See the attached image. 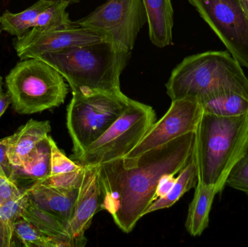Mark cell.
Masks as SVG:
<instances>
[{"label":"cell","instance_id":"6da1fadb","mask_svg":"<svg viewBox=\"0 0 248 247\" xmlns=\"http://www.w3.org/2000/svg\"><path fill=\"white\" fill-rule=\"evenodd\" d=\"M195 144V131L189 132L147 151L131 168L124 167L123 159L99 165L102 210L111 215L122 232L130 233L155 201L160 178L166 174H179L191 162Z\"/></svg>","mask_w":248,"mask_h":247},{"label":"cell","instance_id":"7a4b0ae2","mask_svg":"<svg viewBox=\"0 0 248 247\" xmlns=\"http://www.w3.org/2000/svg\"><path fill=\"white\" fill-rule=\"evenodd\" d=\"M131 52L118 49L109 41L46 53L41 59L58 71L72 94L120 92V77Z\"/></svg>","mask_w":248,"mask_h":247},{"label":"cell","instance_id":"3957f363","mask_svg":"<svg viewBox=\"0 0 248 247\" xmlns=\"http://www.w3.org/2000/svg\"><path fill=\"white\" fill-rule=\"evenodd\" d=\"M248 142V113L223 117L203 113L195 131L198 182L221 192Z\"/></svg>","mask_w":248,"mask_h":247},{"label":"cell","instance_id":"277c9868","mask_svg":"<svg viewBox=\"0 0 248 247\" xmlns=\"http://www.w3.org/2000/svg\"><path fill=\"white\" fill-rule=\"evenodd\" d=\"M170 100L193 97L199 101L223 92L248 97V78L228 51H208L185 58L166 84Z\"/></svg>","mask_w":248,"mask_h":247},{"label":"cell","instance_id":"5b68a950","mask_svg":"<svg viewBox=\"0 0 248 247\" xmlns=\"http://www.w3.org/2000/svg\"><path fill=\"white\" fill-rule=\"evenodd\" d=\"M7 92L16 113L31 115L59 107L68 93L65 78L37 58L21 59L5 78Z\"/></svg>","mask_w":248,"mask_h":247},{"label":"cell","instance_id":"8992f818","mask_svg":"<svg viewBox=\"0 0 248 247\" xmlns=\"http://www.w3.org/2000/svg\"><path fill=\"white\" fill-rule=\"evenodd\" d=\"M131 101L122 91L73 94L67 110V128L73 142L71 159L79 156L98 139Z\"/></svg>","mask_w":248,"mask_h":247},{"label":"cell","instance_id":"52a82bcc","mask_svg":"<svg viewBox=\"0 0 248 247\" xmlns=\"http://www.w3.org/2000/svg\"><path fill=\"white\" fill-rule=\"evenodd\" d=\"M155 120L151 106L131 100L110 127L73 160L86 166L124 159L140 143Z\"/></svg>","mask_w":248,"mask_h":247},{"label":"cell","instance_id":"ba28073f","mask_svg":"<svg viewBox=\"0 0 248 247\" xmlns=\"http://www.w3.org/2000/svg\"><path fill=\"white\" fill-rule=\"evenodd\" d=\"M74 23L103 35L118 49L131 52L147 20L142 0H108Z\"/></svg>","mask_w":248,"mask_h":247},{"label":"cell","instance_id":"9c48e42d","mask_svg":"<svg viewBox=\"0 0 248 247\" xmlns=\"http://www.w3.org/2000/svg\"><path fill=\"white\" fill-rule=\"evenodd\" d=\"M239 63L248 69V15L242 0H187Z\"/></svg>","mask_w":248,"mask_h":247},{"label":"cell","instance_id":"30bf717a","mask_svg":"<svg viewBox=\"0 0 248 247\" xmlns=\"http://www.w3.org/2000/svg\"><path fill=\"white\" fill-rule=\"evenodd\" d=\"M203 114L201 102L193 97L173 100L166 114L153 124L140 143L123 159L131 168L143 154L189 132H195Z\"/></svg>","mask_w":248,"mask_h":247},{"label":"cell","instance_id":"8fae6325","mask_svg":"<svg viewBox=\"0 0 248 247\" xmlns=\"http://www.w3.org/2000/svg\"><path fill=\"white\" fill-rule=\"evenodd\" d=\"M104 41L108 40L103 35L74 24L55 29L34 27L24 36L15 38L13 44L18 58L25 59Z\"/></svg>","mask_w":248,"mask_h":247},{"label":"cell","instance_id":"7c38bea8","mask_svg":"<svg viewBox=\"0 0 248 247\" xmlns=\"http://www.w3.org/2000/svg\"><path fill=\"white\" fill-rule=\"evenodd\" d=\"M103 201L99 165H86L72 218L68 224V231L76 247H84L87 244L85 232L91 226L94 216L103 210Z\"/></svg>","mask_w":248,"mask_h":247},{"label":"cell","instance_id":"4fadbf2b","mask_svg":"<svg viewBox=\"0 0 248 247\" xmlns=\"http://www.w3.org/2000/svg\"><path fill=\"white\" fill-rule=\"evenodd\" d=\"M78 190L79 188L68 190L34 184L28 189V198L36 207L61 218L68 229Z\"/></svg>","mask_w":248,"mask_h":247},{"label":"cell","instance_id":"5bb4252c","mask_svg":"<svg viewBox=\"0 0 248 247\" xmlns=\"http://www.w3.org/2000/svg\"><path fill=\"white\" fill-rule=\"evenodd\" d=\"M50 123L31 119L11 136H7L9 159L13 167L21 165L38 145L49 136Z\"/></svg>","mask_w":248,"mask_h":247},{"label":"cell","instance_id":"9a60e30c","mask_svg":"<svg viewBox=\"0 0 248 247\" xmlns=\"http://www.w3.org/2000/svg\"><path fill=\"white\" fill-rule=\"evenodd\" d=\"M152 43L164 48L173 43V10L170 0H142Z\"/></svg>","mask_w":248,"mask_h":247},{"label":"cell","instance_id":"2e32d148","mask_svg":"<svg viewBox=\"0 0 248 247\" xmlns=\"http://www.w3.org/2000/svg\"><path fill=\"white\" fill-rule=\"evenodd\" d=\"M48 136L21 165L13 167L11 179L21 189L30 188L50 175L51 146Z\"/></svg>","mask_w":248,"mask_h":247},{"label":"cell","instance_id":"e0dca14e","mask_svg":"<svg viewBox=\"0 0 248 247\" xmlns=\"http://www.w3.org/2000/svg\"><path fill=\"white\" fill-rule=\"evenodd\" d=\"M21 217L50 238L58 247H76L66 224L57 216L36 207L28 198Z\"/></svg>","mask_w":248,"mask_h":247},{"label":"cell","instance_id":"ac0fdd59","mask_svg":"<svg viewBox=\"0 0 248 247\" xmlns=\"http://www.w3.org/2000/svg\"><path fill=\"white\" fill-rule=\"evenodd\" d=\"M217 194L214 189L198 182L185 223L186 231L191 236H201L208 228L210 212Z\"/></svg>","mask_w":248,"mask_h":247},{"label":"cell","instance_id":"d6986e66","mask_svg":"<svg viewBox=\"0 0 248 247\" xmlns=\"http://www.w3.org/2000/svg\"><path fill=\"white\" fill-rule=\"evenodd\" d=\"M203 113L223 117L248 113V97L237 92H223L201 100Z\"/></svg>","mask_w":248,"mask_h":247},{"label":"cell","instance_id":"ffe728a7","mask_svg":"<svg viewBox=\"0 0 248 247\" xmlns=\"http://www.w3.org/2000/svg\"><path fill=\"white\" fill-rule=\"evenodd\" d=\"M198 182V169L194 155L191 162L179 173L176 182L169 194L153 202L150 207L146 210L144 216L157 210L172 207L175 203L180 200L181 197L185 195V193L192 189L195 188Z\"/></svg>","mask_w":248,"mask_h":247},{"label":"cell","instance_id":"44dd1931","mask_svg":"<svg viewBox=\"0 0 248 247\" xmlns=\"http://www.w3.org/2000/svg\"><path fill=\"white\" fill-rule=\"evenodd\" d=\"M50 3L46 0H38L33 5L20 13H13L6 10L0 15L3 30L16 37L24 36L31 29L36 27L38 16Z\"/></svg>","mask_w":248,"mask_h":247},{"label":"cell","instance_id":"7402d4cb","mask_svg":"<svg viewBox=\"0 0 248 247\" xmlns=\"http://www.w3.org/2000/svg\"><path fill=\"white\" fill-rule=\"evenodd\" d=\"M68 6L69 4L65 2H51L38 16L36 27L55 29L74 26V22L70 20L67 12Z\"/></svg>","mask_w":248,"mask_h":247},{"label":"cell","instance_id":"603a6c76","mask_svg":"<svg viewBox=\"0 0 248 247\" xmlns=\"http://www.w3.org/2000/svg\"><path fill=\"white\" fill-rule=\"evenodd\" d=\"M15 236L26 247H58L50 238L39 232L26 219L20 217L13 226Z\"/></svg>","mask_w":248,"mask_h":247},{"label":"cell","instance_id":"cb8c5ba5","mask_svg":"<svg viewBox=\"0 0 248 247\" xmlns=\"http://www.w3.org/2000/svg\"><path fill=\"white\" fill-rule=\"evenodd\" d=\"M48 139L51 146V170L49 175L69 174L83 168L84 166L68 158L58 148L52 136H48Z\"/></svg>","mask_w":248,"mask_h":247},{"label":"cell","instance_id":"d4e9b609","mask_svg":"<svg viewBox=\"0 0 248 247\" xmlns=\"http://www.w3.org/2000/svg\"><path fill=\"white\" fill-rule=\"evenodd\" d=\"M226 185L243 191L248 197V142L243 155L229 174Z\"/></svg>","mask_w":248,"mask_h":247},{"label":"cell","instance_id":"484cf974","mask_svg":"<svg viewBox=\"0 0 248 247\" xmlns=\"http://www.w3.org/2000/svg\"><path fill=\"white\" fill-rule=\"evenodd\" d=\"M28 200V189L0 204V218L10 226H14L17 219L21 217L22 211Z\"/></svg>","mask_w":248,"mask_h":247},{"label":"cell","instance_id":"4316f807","mask_svg":"<svg viewBox=\"0 0 248 247\" xmlns=\"http://www.w3.org/2000/svg\"><path fill=\"white\" fill-rule=\"evenodd\" d=\"M84 166L81 170H78L75 172L61 174V175H49L45 179L34 184H42V185L63 189H76L79 188L81 186L83 177H84Z\"/></svg>","mask_w":248,"mask_h":247},{"label":"cell","instance_id":"83f0119b","mask_svg":"<svg viewBox=\"0 0 248 247\" xmlns=\"http://www.w3.org/2000/svg\"><path fill=\"white\" fill-rule=\"evenodd\" d=\"M23 189L19 188L13 180L7 176L0 168V201L8 200L20 194Z\"/></svg>","mask_w":248,"mask_h":247},{"label":"cell","instance_id":"f1b7e54d","mask_svg":"<svg viewBox=\"0 0 248 247\" xmlns=\"http://www.w3.org/2000/svg\"><path fill=\"white\" fill-rule=\"evenodd\" d=\"M13 227L0 218V247L17 246Z\"/></svg>","mask_w":248,"mask_h":247},{"label":"cell","instance_id":"f546056e","mask_svg":"<svg viewBox=\"0 0 248 247\" xmlns=\"http://www.w3.org/2000/svg\"><path fill=\"white\" fill-rule=\"evenodd\" d=\"M7 139H8L7 136L0 139V168L4 171L7 176L11 179L13 166L10 162L8 154H7V149H8Z\"/></svg>","mask_w":248,"mask_h":247},{"label":"cell","instance_id":"4dcf8cb0","mask_svg":"<svg viewBox=\"0 0 248 247\" xmlns=\"http://www.w3.org/2000/svg\"><path fill=\"white\" fill-rule=\"evenodd\" d=\"M174 174H166L160 178L155 191L156 200L169 194L176 182L177 177Z\"/></svg>","mask_w":248,"mask_h":247},{"label":"cell","instance_id":"1f68e13d","mask_svg":"<svg viewBox=\"0 0 248 247\" xmlns=\"http://www.w3.org/2000/svg\"><path fill=\"white\" fill-rule=\"evenodd\" d=\"M11 104V97L7 92H3L0 95V117L4 114L9 105Z\"/></svg>","mask_w":248,"mask_h":247},{"label":"cell","instance_id":"d6a6232c","mask_svg":"<svg viewBox=\"0 0 248 247\" xmlns=\"http://www.w3.org/2000/svg\"><path fill=\"white\" fill-rule=\"evenodd\" d=\"M46 1H51V2H65L68 3V4H71L78 2L80 0H46Z\"/></svg>","mask_w":248,"mask_h":247},{"label":"cell","instance_id":"836d02e7","mask_svg":"<svg viewBox=\"0 0 248 247\" xmlns=\"http://www.w3.org/2000/svg\"><path fill=\"white\" fill-rule=\"evenodd\" d=\"M243 1V7L248 15V0H242Z\"/></svg>","mask_w":248,"mask_h":247},{"label":"cell","instance_id":"e575fe53","mask_svg":"<svg viewBox=\"0 0 248 247\" xmlns=\"http://www.w3.org/2000/svg\"><path fill=\"white\" fill-rule=\"evenodd\" d=\"M2 84H3V79L2 77L0 75V95L2 94L4 91H3L2 89Z\"/></svg>","mask_w":248,"mask_h":247},{"label":"cell","instance_id":"d590c367","mask_svg":"<svg viewBox=\"0 0 248 247\" xmlns=\"http://www.w3.org/2000/svg\"><path fill=\"white\" fill-rule=\"evenodd\" d=\"M2 30H3L2 27H1V23H0V34H1V31H2Z\"/></svg>","mask_w":248,"mask_h":247},{"label":"cell","instance_id":"8d00e7d4","mask_svg":"<svg viewBox=\"0 0 248 247\" xmlns=\"http://www.w3.org/2000/svg\"><path fill=\"white\" fill-rule=\"evenodd\" d=\"M1 201H0V204H1Z\"/></svg>","mask_w":248,"mask_h":247}]
</instances>
